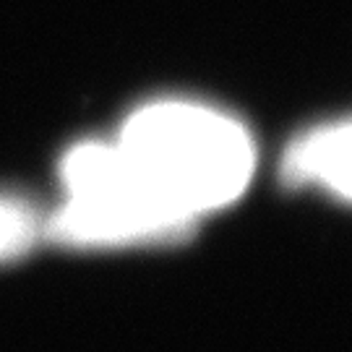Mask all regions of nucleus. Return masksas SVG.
<instances>
[{
    "label": "nucleus",
    "mask_w": 352,
    "mask_h": 352,
    "mask_svg": "<svg viewBox=\"0 0 352 352\" xmlns=\"http://www.w3.org/2000/svg\"><path fill=\"white\" fill-rule=\"evenodd\" d=\"M115 139L151 188L193 222L235 201L256 164L253 141L238 120L188 100L141 104Z\"/></svg>",
    "instance_id": "obj_1"
},
{
    "label": "nucleus",
    "mask_w": 352,
    "mask_h": 352,
    "mask_svg": "<svg viewBox=\"0 0 352 352\" xmlns=\"http://www.w3.org/2000/svg\"><path fill=\"white\" fill-rule=\"evenodd\" d=\"M60 201L45 217L47 240L104 251L180 240L196 225L164 201L118 139H84L58 162Z\"/></svg>",
    "instance_id": "obj_2"
},
{
    "label": "nucleus",
    "mask_w": 352,
    "mask_h": 352,
    "mask_svg": "<svg viewBox=\"0 0 352 352\" xmlns=\"http://www.w3.org/2000/svg\"><path fill=\"white\" fill-rule=\"evenodd\" d=\"M285 167L292 180L318 183L352 201V120L308 133L287 151Z\"/></svg>",
    "instance_id": "obj_3"
},
{
    "label": "nucleus",
    "mask_w": 352,
    "mask_h": 352,
    "mask_svg": "<svg viewBox=\"0 0 352 352\" xmlns=\"http://www.w3.org/2000/svg\"><path fill=\"white\" fill-rule=\"evenodd\" d=\"M45 217L47 212L32 199L16 190H0V266L24 258L47 240Z\"/></svg>",
    "instance_id": "obj_4"
}]
</instances>
